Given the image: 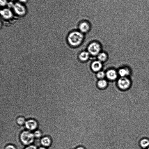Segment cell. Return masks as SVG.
<instances>
[{"mask_svg":"<svg viewBox=\"0 0 149 149\" xmlns=\"http://www.w3.org/2000/svg\"><path fill=\"white\" fill-rule=\"evenodd\" d=\"M91 22L84 20L81 22L79 24L78 29L79 31L82 33H86L89 31L92 28Z\"/></svg>","mask_w":149,"mask_h":149,"instance_id":"cell-3","label":"cell"},{"mask_svg":"<svg viewBox=\"0 0 149 149\" xmlns=\"http://www.w3.org/2000/svg\"><path fill=\"white\" fill-rule=\"evenodd\" d=\"M139 145L143 148H147L149 147V139L147 138H143L139 141Z\"/></svg>","mask_w":149,"mask_h":149,"instance_id":"cell-11","label":"cell"},{"mask_svg":"<svg viewBox=\"0 0 149 149\" xmlns=\"http://www.w3.org/2000/svg\"><path fill=\"white\" fill-rule=\"evenodd\" d=\"M107 55L104 53H101L99 54L98 56V58L100 61H104L107 58Z\"/></svg>","mask_w":149,"mask_h":149,"instance_id":"cell-16","label":"cell"},{"mask_svg":"<svg viewBox=\"0 0 149 149\" xmlns=\"http://www.w3.org/2000/svg\"><path fill=\"white\" fill-rule=\"evenodd\" d=\"M14 3H13L12 1H10L8 2L7 5L8 7V8H13V7Z\"/></svg>","mask_w":149,"mask_h":149,"instance_id":"cell-21","label":"cell"},{"mask_svg":"<svg viewBox=\"0 0 149 149\" xmlns=\"http://www.w3.org/2000/svg\"><path fill=\"white\" fill-rule=\"evenodd\" d=\"M118 73L121 76L125 77L128 75L130 72L128 70L125 68H122L119 70Z\"/></svg>","mask_w":149,"mask_h":149,"instance_id":"cell-14","label":"cell"},{"mask_svg":"<svg viewBox=\"0 0 149 149\" xmlns=\"http://www.w3.org/2000/svg\"><path fill=\"white\" fill-rule=\"evenodd\" d=\"M34 136L33 134L28 131H24L20 134V139L22 142L25 145H29L33 141Z\"/></svg>","mask_w":149,"mask_h":149,"instance_id":"cell-2","label":"cell"},{"mask_svg":"<svg viewBox=\"0 0 149 149\" xmlns=\"http://www.w3.org/2000/svg\"><path fill=\"white\" fill-rule=\"evenodd\" d=\"M79 57L81 60L86 61L88 58L89 53L86 52H82L80 54Z\"/></svg>","mask_w":149,"mask_h":149,"instance_id":"cell-13","label":"cell"},{"mask_svg":"<svg viewBox=\"0 0 149 149\" xmlns=\"http://www.w3.org/2000/svg\"><path fill=\"white\" fill-rule=\"evenodd\" d=\"M130 80L125 77H122L118 80V84L119 88L123 90L127 89L130 85Z\"/></svg>","mask_w":149,"mask_h":149,"instance_id":"cell-5","label":"cell"},{"mask_svg":"<svg viewBox=\"0 0 149 149\" xmlns=\"http://www.w3.org/2000/svg\"><path fill=\"white\" fill-rule=\"evenodd\" d=\"M25 149H37V148L34 146L31 145L27 147Z\"/></svg>","mask_w":149,"mask_h":149,"instance_id":"cell-23","label":"cell"},{"mask_svg":"<svg viewBox=\"0 0 149 149\" xmlns=\"http://www.w3.org/2000/svg\"><path fill=\"white\" fill-rule=\"evenodd\" d=\"M83 33L79 31L74 30L68 34L67 39L69 43L74 46L80 44L83 38Z\"/></svg>","mask_w":149,"mask_h":149,"instance_id":"cell-1","label":"cell"},{"mask_svg":"<svg viewBox=\"0 0 149 149\" xmlns=\"http://www.w3.org/2000/svg\"><path fill=\"white\" fill-rule=\"evenodd\" d=\"M17 123L20 125H22L25 123L26 122L24 119L22 117L18 118L17 119Z\"/></svg>","mask_w":149,"mask_h":149,"instance_id":"cell-17","label":"cell"},{"mask_svg":"<svg viewBox=\"0 0 149 149\" xmlns=\"http://www.w3.org/2000/svg\"><path fill=\"white\" fill-rule=\"evenodd\" d=\"M100 49L99 45L96 42H93L88 47V50L92 55H95L98 54Z\"/></svg>","mask_w":149,"mask_h":149,"instance_id":"cell-6","label":"cell"},{"mask_svg":"<svg viewBox=\"0 0 149 149\" xmlns=\"http://www.w3.org/2000/svg\"><path fill=\"white\" fill-rule=\"evenodd\" d=\"M8 3L7 0H0V6L2 7L7 5Z\"/></svg>","mask_w":149,"mask_h":149,"instance_id":"cell-20","label":"cell"},{"mask_svg":"<svg viewBox=\"0 0 149 149\" xmlns=\"http://www.w3.org/2000/svg\"><path fill=\"white\" fill-rule=\"evenodd\" d=\"M26 127L30 130H33L36 129L37 127V122L34 120H29L25 123Z\"/></svg>","mask_w":149,"mask_h":149,"instance_id":"cell-8","label":"cell"},{"mask_svg":"<svg viewBox=\"0 0 149 149\" xmlns=\"http://www.w3.org/2000/svg\"><path fill=\"white\" fill-rule=\"evenodd\" d=\"M33 135L34 137L36 138H39L41 136V133L40 131L37 130L34 132Z\"/></svg>","mask_w":149,"mask_h":149,"instance_id":"cell-18","label":"cell"},{"mask_svg":"<svg viewBox=\"0 0 149 149\" xmlns=\"http://www.w3.org/2000/svg\"><path fill=\"white\" fill-rule=\"evenodd\" d=\"M104 76L105 73L102 71L100 72L97 74V76L99 78L101 79L103 78Z\"/></svg>","mask_w":149,"mask_h":149,"instance_id":"cell-19","label":"cell"},{"mask_svg":"<svg viewBox=\"0 0 149 149\" xmlns=\"http://www.w3.org/2000/svg\"><path fill=\"white\" fill-rule=\"evenodd\" d=\"M0 14L2 17L5 19H9L13 16V13L9 8H4L1 10Z\"/></svg>","mask_w":149,"mask_h":149,"instance_id":"cell-7","label":"cell"},{"mask_svg":"<svg viewBox=\"0 0 149 149\" xmlns=\"http://www.w3.org/2000/svg\"><path fill=\"white\" fill-rule=\"evenodd\" d=\"M102 67V64L100 61H95L91 65V68L94 71H99Z\"/></svg>","mask_w":149,"mask_h":149,"instance_id":"cell-9","label":"cell"},{"mask_svg":"<svg viewBox=\"0 0 149 149\" xmlns=\"http://www.w3.org/2000/svg\"><path fill=\"white\" fill-rule=\"evenodd\" d=\"M106 75L108 79L111 80L115 79L117 77L116 71L113 70L108 71L107 72Z\"/></svg>","mask_w":149,"mask_h":149,"instance_id":"cell-10","label":"cell"},{"mask_svg":"<svg viewBox=\"0 0 149 149\" xmlns=\"http://www.w3.org/2000/svg\"><path fill=\"white\" fill-rule=\"evenodd\" d=\"M75 149H86V148L83 146H79L76 148Z\"/></svg>","mask_w":149,"mask_h":149,"instance_id":"cell-24","label":"cell"},{"mask_svg":"<svg viewBox=\"0 0 149 149\" xmlns=\"http://www.w3.org/2000/svg\"><path fill=\"white\" fill-rule=\"evenodd\" d=\"M41 143L42 145L45 146H49L51 143V140L48 137H45L41 140Z\"/></svg>","mask_w":149,"mask_h":149,"instance_id":"cell-12","label":"cell"},{"mask_svg":"<svg viewBox=\"0 0 149 149\" xmlns=\"http://www.w3.org/2000/svg\"><path fill=\"white\" fill-rule=\"evenodd\" d=\"M146 149H149V147H148Z\"/></svg>","mask_w":149,"mask_h":149,"instance_id":"cell-28","label":"cell"},{"mask_svg":"<svg viewBox=\"0 0 149 149\" xmlns=\"http://www.w3.org/2000/svg\"><path fill=\"white\" fill-rule=\"evenodd\" d=\"M19 2L22 3H26L27 0H19Z\"/></svg>","mask_w":149,"mask_h":149,"instance_id":"cell-25","label":"cell"},{"mask_svg":"<svg viewBox=\"0 0 149 149\" xmlns=\"http://www.w3.org/2000/svg\"><path fill=\"white\" fill-rule=\"evenodd\" d=\"M5 149H16V148L13 145H8L6 147Z\"/></svg>","mask_w":149,"mask_h":149,"instance_id":"cell-22","label":"cell"},{"mask_svg":"<svg viewBox=\"0 0 149 149\" xmlns=\"http://www.w3.org/2000/svg\"><path fill=\"white\" fill-rule=\"evenodd\" d=\"M107 85L106 81L104 79L99 80L97 83V86L99 88L102 89L105 88Z\"/></svg>","mask_w":149,"mask_h":149,"instance_id":"cell-15","label":"cell"},{"mask_svg":"<svg viewBox=\"0 0 149 149\" xmlns=\"http://www.w3.org/2000/svg\"><path fill=\"white\" fill-rule=\"evenodd\" d=\"M10 0L11 1H15V0Z\"/></svg>","mask_w":149,"mask_h":149,"instance_id":"cell-27","label":"cell"},{"mask_svg":"<svg viewBox=\"0 0 149 149\" xmlns=\"http://www.w3.org/2000/svg\"><path fill=\"white\" fill-rule=\"evenodd\" d=\"M39 149H46V148L43 147H40Z\"/></svg>","mask_w":149,"mask_h":149,"instance_id":"cell-26","label":"cell"},{"mask_svg":"<svg viewBox=\"0 0 149 149\" xmlns=\"http://www.w3.org/2000/svg\"><path fill=\"white\" fill-rule=\"evenodd\" d=\"M13 9L15 13L20 16L24 15L26 12L25 7L22 3L19 2L14 3Z\"/></svg>","mask_w":149,"mask_h":149,"instance_id":"cell-4","label":"cell"}]
</instances>
